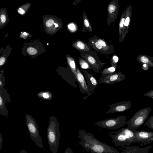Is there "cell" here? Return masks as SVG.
Here are the masks:
<instances>
[{"instance_id": "41", "label": "cell", "mask_w": 153, "mask_h": 153, "mask_svg": "<svg viewBox=\"0 0 153 153\" xmlns=\"http://www.w3.org/2000/svg\"><path fill=\"white\" fill-rule=\"evenodd\" d=\"M54 25H55V27H58V25L57 24H56V23H54Z\"/></svg>"}, {"instance_id": "26", "label": "cell", "mask_w": 153, "mask_h": 153, "mask_svg": "<svg viewBox=\"0 0 153 153\" xmlns=\"http://www.w3.org/2000/svg\"><path fill=\"white\" fill-rule=\"evenodd\" d=\"M125 20V18L123 17H122L120 19L119 25V31L120 34V33L121 32V30L123 27Z\"/></svg>"}, {"instance_id": "19", "label": "cell", "mask_w": 153, "mask_h": 153, "mask_svg": "<svg viewBox=\"0 0 153 153\" xmlns=\"http://www.w3.org/2000/svg\"><path fill=\"white\" fill-rule=\"evenodd\" d=\"M83 19L84 26L85 28L88 31L92 32V28L88 20L85 11L83 13Z\"/></svg>"}, {"instance_id": "17", "label": "cell", "mask_w": 153, "mask_h": 153, "mask_svg": "<svg viewBox=\"0 0 153 153\" xmlns=\"http://www.w3.org/2000/svg\"><path fill=\"white\" fill-rule=\"evenodd\" d=\"M91 43L92 47L96 51L105 53L102 46L96 38H93L91 40Z\"/></svg>"}, {"instance_id": "1", "label": "cell", "mask_w": 153, "mask_h": 153, "mask_svg": "<svg viewBox=\"0 0 153 153\" xmlns=\"http://www.w3.org/2000/svg\"><path fill=\"white\" fill-rule=\"evenodd\" d=\"M77 138L81 140L79 143L86 151L91 153H121L116 148L101 142L91 133H86L84 130H79Z\"/></svg>"}, {"instance_id": "7", "label": "cell", "mask_w": 153, "mask_h": 153, "mask_svg": "<svg viewBox=\"0 0 153 153\" xmlns=\"http://www.w3.org/2000/svg\"><path fill=\"white\" fill-rule=\"evenodd\" d=\"M109 109L106 113H114L125 111L132 107V103L131 101H124L117 102L110 105Z\"/></svg>"}, {"instance_id": "18", "label": "cell", "mask_w": 153, "mask_h": 153, "mask_svg": "<svg viewBox=\"0 0 153 153\" xmlns=\"http://www.w3.org/2000/svg\"><path fill=\"white\" fill-rule=\"evenodd\" d=\"M68 61L71 71L74 77H76V74L77 67H76L75 60L72 57H68Z\"/></svg>"}, {"instance_id": "9", "label": "cell", "mask_w": 153, "mask_h": 153, "mask_svg": "<svg viewBox=\"0 0 153 153\" xmlns=\"http://www.w3.org/2000/svg\"><path fill=\"white\" fill-rule=\"evenodd\" d=\"M108 17L107 24L110 25L111 23L114 22L117 15L118 7L117 2L115 0H112L108 4L107 7Z\"/></svg>"}, {"instance_id": "5", "label": "cell", "mask_w": 153, "mask_h": 153, "mask_svg": "<svg viewBox=\"0 0 153 153\" xmlns=\"http://www.w3.org/2000/svg\"><path fill=\"white\" fill-rule=\"evenodd\" d=\"M126 122V117L122 115L97 122L95 123L103 128L116 129L123 126Z\"/></svg>"}, {"instance_id": "33", "label": "cell", "mask_w": 153, "mask_h": 153, "mask_svg": "<svg viewBox=\"0 0 153 153\" xmlns=\"http://www.w3.org/2000/svg\"><path fill=\"white\" fill-rule=\"evenodd\" d=\"M1 21L2 23H4L5 22L6 19L5 16L3 14H2L0 16Z\"/></svg>"}, {"instance_id": "11", "label": "cell", "mask_w": 153, "mask_h": 153, "mask_svg": "<svg viewBox=\"0 0 153 153\" xmlns=\"http://www.w3.org/2000/svg\"><path fill=\"white\" fill-rule=\"evenodd\" d=\"M82 57L89 64L92 69L97 73H99L100 69L103 67V64L99 60H96L94 57L88 54Z\"/></svg>"}, {"instance_id": "39", "label": "cell", "mask_w": 153, "mask_h": 153, "mask_svg": "<svg viewBox=\"0 0 153 153\" xmlns=\"http://www.w3.org/2000/svg\"><path fill=\"white\" fill-rule=\"evenodd\" d=\"M2 103V101L1 97H0V105H1Z\"/></svg>"}, {"instance_id": "28", "label": "cell", "mask_w": 153, "mask_h": 153, "mask_svg": "<svg viewBox=\"0 0 153 153\" xmlns=\"http://www.w3.org/2000/svg\"><path fill=\"white\" fill-rule=\"evenodd\" d=\"M140 61L143 63L146 64L149 62L148 59L145 56H142L140 58Z\"/></svg>"}, {"instance_id": "30", "label": "cell", "mask_w": 153, "mask_h": 153, "mask_svg": "<svg viewBox=\"0 0 153 153\" xmlns=\"http://www.w3.org/2000/svg\"><path fill=\"white\" fill-rule=\"evenodd\" d=\"M130 21V18L128 17L126 18L125 20L124 25L125 26L127 27L128 26Z\"/></svg>"}, {"instance_id": "43", "label": "cell", "mask_w": 153, "mask_h": 153, "mask_svg": "<svg viewBox=\"0 0 153 153\" xmlns=\"http://www.w3.org/2000/svg\"><path fill=\"white\" fill-rule=\"evenodd\" d=\"M149 153L148 152H146V153Z\"/></svg>"}, {"instance_id": "20", "label": "cell", "mask_w": 153, "mask_h": 153, "mask_svg": "<svg viewBox=\"0 0 153 153\" xmlns=\"http://www.w3.org/2000/svg\"><path fill=\"white\" fill-rule=\"evenodd\" d=\"M96 39L102 46L105 53L106 54L107 53H109L111 48L107 42L100 38L97 37Z\"/></svg>"}, {"instance_id": "12", "label": "cell", "mask_w": 153, "mask_h": 153, "mask_svg": "<svg viewBox=\"0 0 153 153\" xmlns=\"http://www.w3.org/2000/svg\"><path fill=\"white\" fill-rule=\"evenodd\" d=\"M76 74L75 79L78 82L80 91L83 93L89 94L88 87L87 86L84 77L79 69L77 67Z\"/></svg>"}, {"instance_id": "16", "label": "cell", "mask_w": 153, "mask_h": 153, "mask_svg": "<svg viewBox=\"0 0 153 153\" xmlns=\"http://www.w3.org/2000/svg\"><path fill=\"white\" fill-rule=\"evenodd\" d=\"M117 65L111 66L108 68L104 69L101 73L102 75V77H105L109 75L112 74L116 73V69Z\"/></svg>"}, {"instance_id": "36", "label": "cell", "mask_w": 153, "mask_h": 153, "mask_svg": "<svg viewBox=\"0 0 153 153\" xmlns=\"http://www.w3.org/2000/svg\"><path fill=\"white\" fill-rule=\"evenodd\" d=\"M147 65L146 64H144L143 65V69L144 70H147L148 68V67H147Z\"/></svg>"}, {"instance_id": "34", "label": "cell", "mask_w": 153, "mask_h": 153, "mask_svg": "<svg viewBox=\"0 0 153 153\" xmlns=\"http://www.w3.org/2000/svg\"><path fill=\"white\" fill-rule=\"evenodd\" d=\"M5 61V59L4 57H1L0 58V65H2L4 64Z\"/></svg>"}, {"instance_id": "31", "label": "cell", "mask_w": 153, "mask_h": 153, "mask_svg": "<svg viewBox=\"0 0 153 153\" xmlns=\"http://www.w3.org/2000/svg\"><path fill=\"white\" fill-rule=\"evenodd\" d=\"M64 153H73L72 149L70 147H68L65 149Z\"/></svg>"}, {"instance_id": "6", "label": "cell", "mask_w": 153, "mask_h": 153, "mask_svg": "<svg viewBox=\"0 0 153 153\" xmlns=\"http://www.w3.org/2000/svg\"><path fill=\"white\" fill-rule=\"evenodd\" d=\"M27 127L32 140L34 142L40 149L43 148L42 137L40 136L36 125L34 122H28L27 123Z\"/></svg>"}, {"instance_id": "21", "label": "cell", "mask_w": 153, "mask_h": 153, "mask_svg": "<svg viewBox=\"0 0 153 153\" xmlns=\"http://www.w3.org/2000/svg\"><path fill=\"white\" fill-rule=\"evenodd\" d=\"M87 76L92 85L94 88H96L98 85V82L95 77L91 74H89L86 71Z\"/></svg>"}, {"instance_id": "35", "label": "cell", "mask_w": 153, "mask_h": 153, "mask_svg": "<svg viewBox=\"0 0 153 153\" xmlns=\"http://www.w3.org/2000/svg\"><path fill=\"white\" fill-rule=\"evenodd\" d=\"M18 12L19 13L22 14H23L25 13V11L21 8H19V9Z\"/></svg>"}, {"instance_id": "40", "label": "cell", "mask_w": 153, "mask_h": 153, "mask_svg": "<svg viewBox=\"0 0 153 153\" xmlns=\"http://www.w3.org/2000/svg\"><path fill=\"white\" fill-rule=\"evenodd\" d=\"M93 92H94L93 91V92H92L90 93L89 94H88V96H87L85 97H83V98L84 99H85L87 98V97L88 96L91 95V94H92Z\"/></svg>"}, {"instance_id": "13", "label": "cell", "mask_w": 153, "mask_h": 153, "mask_svg": "<svg viewBox=\"0 0 153 153\" xmlns=\"http://www.w3.org/2000/svg\"><path fill=\"white\" fill-rule=\"evenodd\" d=\"M72 45L74 48L79 51L89 52L91 50L87 44L81 40H77L73 43Z\"/></svg>"}, {"instance_id": "10", "label": "cell", "mask_w": 153, "mask_h": 153, "mask_svg": "<svg viewBox=\"0 0 153 153\" xmlns=\"http://www.w3.org/2000/svg\"><path fill=\"white\" fill-rule=\"evenodd\" d=\"M135 139L133 143H140L141 142L149 140L153 137V131L144 130L136 131H133Z\"/></svg>"}, {"instance_id": "29", "label": "cell", "mask_w": 153, "mask_h": 153, "mask_svg": "<svg viewBox=\"0 0 153 153\" xmlns=\"http://www.w3.org/2000/svg\"><path fill=\"white\" fill-rule=\"evenodd\" d=\"M54 23L53 20L50 19L47 21L46 23V25L47 27H50L52 26Z\"/></svg>"}, {"instance_id": "22", "label": "cell", "mask_w": 153, "mask_h": 153, "mask_svg": "<svg viewBox=\"0 0 153 153\" xmlns=\"http://www.w3.org/2000/svg\"><path fill=\"white\" fill-rule=\"evenodd\" d=\"M79 62L82 68L84 69L90 68L92 69L89 64L85 60L79 58Z\"/></svg>"}, {"instance_id": "42", "label": "cell", "mask_w": 153, "mask_h": 153, "mask_svg": "<svg viewBox=\"0 0 153 153\" xmlns=\"http://www.w3.org/2000/svg\"><path fill=\"white\" fill-rule=\"evenodd\" d=\"M27 34V33L26 32H24L23 33V34L24 35H26Z\"/></svg>"}, {"instance_id": "3", "label": "cell", "mask_w": 153, "mask_h": 153, "mask_svg": "<svg viewBox=\"0 0 153 153\" xmlns=\"http://www.w3.org/2000/svg\"><path fill=\"white\" fill-rule=\"evenodd\" d=\"M151 110L150 107H148L141 108L137 111L127 122L128 127L133 131H136L145 123Z\"/></svg>"}, {"instance_id": "8", "label": "cell", "mask_w": 153, "mask_h": 153, "mask_svg": "<svg viewBox=\"0 0 153 153\" xmlns=\"http://www.w3.org/2000/svg\"><path fill=\"white\" fill-rule=\"evenodd\" d=\"M126 78V76L120 71L117 73L109 75L105 77H101L98 80L100 83L111 84L122 81Z\"/></svg>"}, {"instance_id": "27", "label": "cell", "mask_w": 153, "mask_h": 153, "mask_svg": "<svg viewBox=\"0 0 153 153\" xmlns=\"http://www.w3.org/2000/svg\"><path fill=\"white\" fill-rule=\"evenodd\" d=\"M144 97H147L149 98H153V90L146 93L143 95Z\"/></svg>"}, {"instance_id": "15", "label": "cell", "mask_w": 153, "mask_h": 153, "mask_svg": "<svg viewBox=\"0 0 153 153\" xmlns=\"http://www.w3.org/2000/svg\"><path fill=\"white\" fill-rule=\"evenodd\" d=\"M125 148V150L121 153H143V148L138 146H127Z\"/></svg>"}, {"instance_id": "24", "label": "cell", "mask_w": 153, "mask_h": 153, "mask_svg": "<svg viewBox=\"0 0 153 153\" xmlns=\"http://www.w3.org/2000/svg\"><path fill=\"white\" fill-rule=\"evenodd\" d=\"M68 27L72 32H75L77 29V27L76 24L73 23L69 24Z\"/></svg>"}, {"instance_id": "4", "label": "cell", "mask_w": 153, "mask_h": 153, "mask_svg": "<svg viewBox=\"0 0 153 153\" xmlns=\"http://www.w3.org/2000/svg\"><path fill=\"white\" fill-rule=\"evenodd\" d=\"M47 134L48 142L52 153H57L60 137L58 125L55 123L50 125Z\"/></svg>"}, {"instance_id": "23", "label": "cell", "mask_w": 153, "mask_h": 153, "mask_svg": "<svg viewBox=\"0 0 153 153\" xmlns=\"http://www.w3.org/2000/svg\"><path fill=\"white\" fill-rule=\"evenodd\" d=\"M119 60L118 57L116 55H114L111 59V66L117 64Z\"/></svg>"}, {"instance_id": "32", "label": "cell", "mask_w": 153, "mask_h": 153, "mask_svg": "<svg viewBox=\"0 0 153 153\" xmlns=\"http://www.w3.org/2000/svg\"><path fill=\"white\" fill-rule=\"evenodd\" d=\"M3 143V138L0 132V151H1Z\"/></svg>"}, {"instance_id": "37", "label": "cell", "mask_w": 153, "mask_h": 153, "mask_svg": "<svg viewBox=\"0 0 153 153\" xmlns=\"http://www.w3.org/2000/svg\"><path fill=\"white\" fill-rule=\"evenodd\" d=\"M43 96L45 98H48L49 97L48 95L45 93H44L43 94Z\"/></svg>"}, {"instance_id": "44", "label": "cell", "mask_w": 153, "mask_h": 153, "mask_svg": "<svg viewBox=\"0 0 153 153\" xmlns=\"http://www.w3.org/2000/svg\"><path fill=\"white\" fill-rule=\"evenodd\" d=\"M1 85V82H0V85Z\"/></svg>"}, {"instance_id": "14", "label": "cell", "mask_w": 153, "mask_h": 153, "mask_svg": "<svg viewBox=\"0 0 153 153\" xmlns=\"http://www.w3.org/2000/svg\"><path fill=\"white\" fill-rule=\"evenodd\" d=\"M144 126L150 129H153V115L150 117L145 123ZM153 141V137L146 141H143L139 143L140 145L143 146L149 144Z\"/></svg>"}, {"instance_id": "2", "label": "cell", "mask_w": 153, "mask_h": 153, "mask_svg": "<svg viewBox=\"0 0 153 153\" xmlns=\"http://www.w3.org/2000/svg\"><path fill=\"white\" fill-rule=\"evenodd\" d=\"M114 133V134L109 135L113 139L112 142L116 146H129L135 139L134 132L128 127L122 128Z\"/></svg>"}, {"instance_id": "25", "label": "cell", "mask_w": 153, "mask_h": 153, "mask_svg": "<svg viewBox=\"0 0 153 153\" xmlns=\"http://www.w3.org/2000/svg\"><path fill=\"white\" fill-rule=\"evenodd\" d=\"M27 51L29 54L32 55L36 54L37 52L35 49L31 47L27 49Z\"/></svg>"}, {"instance_id": "38", "label": "cell", "mask_w": 153, "mask_h": 153, "mask_svg": "<svg viewBox=\"0 0 153 153\" xmlns=\"http://www.w3.org/2000/svg\"><path fill=\"white\" fill-rule=\"evenodd\" d=\"M19 153H27V152L25 150L22 149L20 152Z\"/></svg>"}]
</instances>
